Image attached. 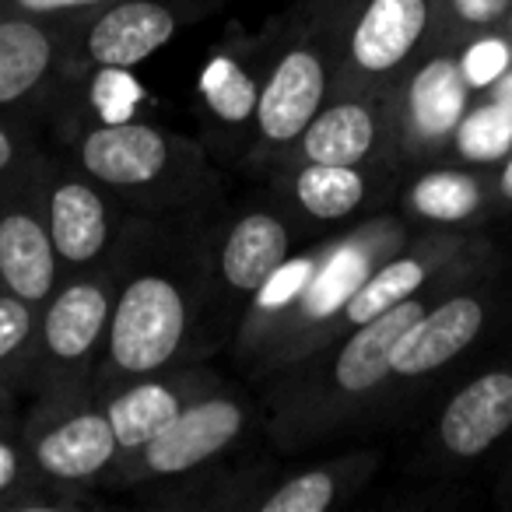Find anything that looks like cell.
Listing matches in <instances>:
<instances>
[{
    "instance_id": "1",
    "label": "cell",
    "mask_w": 512,
    "mask_h": 512,
    "mask_svg": "<svg viewBox=\"0 0 512 512\" xmlns=\"http://www.w3.org/2000/svg\"><path fill=\"white\" fill-rule=\"evenodd\" d=\"M404 214L379 211L351 232L330 235L299 256H288L253 299L235 327V355L253 376L302 362L341 337V313L362 281L411 239Z\"/></svg>"
},
{
    "instance_id": "2",
    "label": "cell",
    "mask_w": 512,
    "mask_h": 512,
    "mask_svg": "<svg viewBox=\"0 0 512 512\" xmlns=\"http://www.w3.org/2000/svg\"><path fill=\"white\" fill-rule=\"evenodd\" d=\"M439 292L400 302L351 334L337 337L327 348L306 355L302 362L274 372L267 379L271 386L264 397V425L274 446L292 453V449L334 439L348 432V425L369 418L386 386L393 383V344Z\"/></svg>"
},
{
    "instance_id": "3",
    "label": "cell",
    "mask_w": 512,
    "mask_h": 512,
    "mask_svg": "<svg viewBox=\"0 0 512 512\" xmlns=\"http://www.w3.org/2000/svg\"><path fill=\"white\" fill-rule=\"evenodd\" d=\"M71 162L148 218L190 207L207 183L204 148L148 120L99 116L71 141Z\"/></svg>"
},
{
    "instance_id": "4",
    "label": "cell",
    "mask_w": 512,
    "mask_h": 512,
    "mask_svg": "<svg viewBox=\"0 0 512 512\" xmlns=\"http://www.w3.org/2000/svg\"><path fill=\"white\" fill-rule=\"evenodd\" d=\"M200 320V292L186 264H120L106 348L95 369V393L186 365L193 330Z\"/></svg>"
},
{
    "instance_id": "5",
    "label": "cell",
    "mask_w": 512,
    "mask_h": 512,
    "mask_svg": "<svg viewBox=\"0 0 512 512\" xmlns=\"http://www.w3.org/2000/svg\"><path fill=\"white\" fill-rule=\"evenodd\" d=\"M337 67V0H316L292 25V36H278L256 99L253 137L246 162L278 172L288 151L313 123L334 92Z\"/></svg>"
},
{
    "instance_id": "6",
    "label": "cell",
    "mask_w": 512,
    "mask_h": 512,
    "mask_svg": "<svg viewBox=\"0 0 512 512\" xmlns=\"http://www.w3.org/2000/svg\"><path fill=\"white\" fill-rule=\"evenodd\" d=\"M29 400L32 404L18 418V442L32 474L71 498H85L88 488H109L120 446L95 383L53 386Z\"/></svg>"
},
{
    "instance_id": "7",
    "label": "cell",
    "mask_w": 512,
    "mask_h": 512,
    "mask_svg": "<svg viewBox=\"0 0 512 512\" xmlns=\"http://www.w3.org/2000/svg\"><path fill=\"white\" fill-rule=\"evenodd\" d=\"M120 267L109 260L95 271L67 274L39 306V327L25 369L22 397L67 383H92L106 348Z\"/></svg>"
},
{
    "instance_id": "8",
    "label": "cell",
    "mask_w": 512,
    "mask_h": 512,
    "mask_svg": "<svg viewBox=\"0 0 512 512\" xmlns=\"http://www.w3.org/2000/svg\"><path fill=\"white\" fill-rule=\"evenodd\" d=\"M432 18L435 0H337L334 92H390L428 53Z\"/></svg>"
},
{
    "instance_id": "9",
    "label": "cell",
    "mask_w": 512,
    "mask_h": 512,
    "mask_svg": "<svg viewBox=\"0 0 512 512\" xmlns=\"http://www.w3.org/2000/svg\"><path fill=\"white\" fill-rule=\"evenodd\" d=\"M390 99V158L393 165L439 162L453 144L477 88L463 71L460 53L432 50L386 92Z\"/></svg>"
},
{
    "instance_id": "10",
    "label": "cell",
    "mask_w": 512,
    "mask_h": 512,
    "mask_svg": "<svg viewBox=\"0 0 512 512\" xmlns=\"http://www.w3.org/2000/svg\"><path fill=\"white\" fill-rule=\"evenodd\" d=\"M495 256V246L474 232V228H432L411 235L393 256L362 281L351 302L341 313V337L351 334L362 323L383 316L386 309L400 306L418 295L439 292L453 285L467 271L481 267L484 260Z\"/></svg>"
},
{
    "instance_id": "11",
    "label": "cell",
    "mask_w": 512,
    "mask_h": 512,
    "mask_svg": "<svg viewBox=\"0 0 512 512\" xmlns=\"http://www.w3.org/2000/svg\"><path fill=\"white\" fill-rule=\"evenodd\" d=\"M498 267L502 260L495 253L428 302L425 313L393 344V383H418V379L435 376L474 348L498 306Z\"/></svg>"
},
{
    "instance_id": "12",
    "label": "cell",
    "mask_w": 512,
    "mask_h": 512,
    "mask_svg": "<svg viewBox=\"0 0 512 512\" xmlns=\"http://www.w3.org/2000/svg\"><path fill=\"white\" fill-rule=\"evenodd\" d=\"M256 418V407L246 404L235 390L207 393L193 400L179 418H172L141 453L123 463L113 474L109 488H141V484L179 481L204 467H214L221 453L235 446L249 432V421Z\"/></svg>"
},
{
    "instance_id": "13",
    "label": "cell",
    "mask_w": 512,
    "mask_h": 512,
    "mask_svg": "<svg viewBox=\"0 0 512 512\" xmlns=\"http://www.w3.org/2000/svg\"><path fill=\"white\" fill-rule=\"evenodd\" d=\"M39 176H43L46 225L64 278L106 267L123 242V204L78 165L39 158Z\"/></svg>"
},
{
    "instance_id": "14",
    "label": "cell",
    "mask_w": 512,
    "mask_h": 512,
    "mask_svg": "<svg viewBox=\"0 0 512 512\" xmlns=\"http://www.w3.org/2000/svg\"><path fill=\"white\" fill-rule=\"evenodd\" d=\"M39 158L43 155H29V162L0 179V292L32 306H43L64 281L46 225Z\"/></svg>"
},
{
    "instance_id": "15",
    "label": "cell",
    "mask_w": 512,
    "mask_h": 512,
    "mask_svg": "<svg viewBox=\"0 0 512 512\" xmlns=\"http://www.w3.org/2000/svg\"><path fill=\"white\" fill-rule=\"evenodd\" d=\"M179 15L162 0H109L74 25L67 67L74 74H130L169 46Z\"/></svg>"
},
{
    "instance_id": "16",
    "label": "cell",
    "mask_w": 512,
    "mask_h": 512,
    "mask_svg": "<svg viewBox=\"0 0 512 512\" xmlns=\"http://www.w3.org/2000/svg\"><path fill=\"white\" fill-rule=\"evenodd\" d=\"M295 162L397 169L390 158V99L369 92H334L302 130L281 169Z\"/></svg>"
},
{
    "instance_id": "17",
    "label": "cell",
    "mask_w": 512,
    "mask_h": 512,
    "mask_svg": "<svg viewBox=\"0 0 512 512\" xmlns=\"http://www.w3.org/2000/svg\"><path fill=\"white\" fill-rule=\"evenodd\" d=\"M221 376H214L211 369H200V365H176V369L155 372V376L134 379V383L120 386V390H109L102 400L106 407V418L116 432V446H120V460L130 463L172 418L186 411L193 400L207 397V393L221 390ZM113 470V474H116ZM113 481V477H109Z\"/></svg>"
},
{
    "instance_id": "18",
    "label": "cell",
    "mask_w": 512,
    "mask_h": 512,
    "mask_svg": "<svg viewBox=\"0 0 512 512\" xmlns=\"http://www.w3.org/2000/svg\"><path fill=\"white\" fill-rule=\"evenodd\" d=\"M299 225L278 207H249L214 242V281L228 299L249 302L295 253Z\"/></svg>"
},
{
    "instance_id": "19",
    "label": "cell",
    "mask_w": 512,
    "mask_h": 512,
    "mask_svg": "<svg viewBox=\"0 0 512 512\" xmlns=\"http://www.w3.org/2000/svg\"><path fill=\"white\" fill-rule=\"evenodd\" d=\"M512 435V362L491 365L453 390L435 418V446L449 463L488 456Z\"/></svg>"
},
{
    "instance_id": "20",
    "label": "cell",
    "mask_w": 512,
    "mask_h": 512,
    "mask_svg": "<svg viewBox=\"0 0 512 512\" xmlns=\"http://www.w3.org/2000/svg\"><path fill=\"white\" fill-rule=\"evenodd\" d=\"M274 46H278V36L239 39L214 53L211 64L200 74V102H204L207 123H211L214 137L235 141V151L242 158L249 151L256 99H260V85H264Z\"/></svg>"
},
{
    "instance_id": "21",
    "label": "cell",
    "mask_w": 512,
    "mask_h": 512,
    "mask_svg": "<svg viewBox=\"0 0 512 512\" xmlns=\"http://www.w3.org/2000/svg\"><path fill=\"white\" fill-rule=\"evenodd\" d=\"M78 18H0V109L36 99L67 67Z\"/></svg>"
},
{
    "instance_id": "22",
    "label": "cell",
    "mask_w": 512,
    "mask_h": 512,
    "mask_svg": "<svg viewBox=\"0 0 512 512\" xmlns=\"http://www.w3.org/2000/svg\"><path fill=\"white\" fill-rule=\"evenodd\" d=\"M386 165H320L295 162L278 169V186L302 221L337 225L376 200L379 183L390 179Z\"/></svg>"
},
{
    "instance_id": "23",
    "label": "cell",
    "mask_w": 512,
    "mask_h": 512,
    "mask_svg": "<svg viewBox=\"0 0 512 512\" xmlns=\"http://www.w3.org/2000/svg\"><path fill=\"white\" fill-rule=\"evenodd\" d=\"M495 165H432L400 193V214L432 228H474L495 204Z\"/></svg>"
},
{
    "instance_id": "24",
    "label": "cell",
    "mask_w": 512,
    "mask_h": 512,
    "mask_svg": "<svg viewBox=\"0 0 512 512\" xmlns=\"http://www.w3.org/2000/svg\"><path fill=\"white\" fill-rule=\"evenodd\" d=\"M379 470V453H351L344 460L278 477L253 502V512H327L348 502Z\"/></svg>"
},
{
    "instance_id": "25",
    "label": "cell",
    "mask_w": 512,
    "mask_h": 512,
    "mask_svg": "<svg viewBox=\"0 0 512 512\" xmlns=\"http://www.w3.org/2000/svg\"><path fill=\"white\" fill-rule=\"evenodd\" d=\"M509 15H512V0H435L428 53L432 50L460 53L463 46L502 32Z\"/></svg>"
},
{
    "instance_id": "26",
    "label": "cell",
    "mask_w": 512,
    "mask_h": 512,
    "mask_svg": "<svg viewBox=\"0 0 512 512\" xmlns=\"http://www.w3.org/2000/svg\"><path fill=\"white\" fill-rule=\"evenodd\" d=\"M449 151L467 165H495L512 151V106L495 95H481L467 109Z\"/></svg>"
},
{
    "instance_id": "27",
    "label": "cell",
    "mask_w": 512,
    "mask_h": 512,
    "mask_svg": "<svg viewBox=\"0 0 512 512\" xmlns=\"http://www.w3.org/2000/svg\"><path fill=\"white\" fill-rule=\"evenodd\" d=\"M36 327H39V306L18 299L11 292H0V383H8L18 397H22Z\"/></svg>"
},
{
    "instance_id": "28",
    "label": "cell",
    "mask_w": 512,
    "mask_h": 512,
    "mask_svg": "<svg viewBox=\"0 0 512 512\" xmlns=\"http://www.w3.org/2000/svg\"><path fill=\"white\" fill-rule=\"evenodd\" d=\"M109 0H0L4 15H29V18H81L88 11L102 8Z\"/></svg>"
},
{
    "instance_id": "29",
    "label": "cell",
    "mask_w": 512,
    "mask_h": 512,
    "mask_svg": "<svg viewBox=\"0 0 512 512\" xmlns=\"http://www.w3.org/2000/svg\"><path fill=\"white\" fill-rule=\"evenodd\" d=\"M29 155H32V151L25 148L22 134H18V130L11 127V123L0 120V179L11 176V172H15L18 165L29 162Z\"/></svg>"
},
{
    "instance_id": "30",
    "label": "cell",
    "mask_w": 512,
    "mask_h": 512,
    "mask_svg": "<svg viewBox=\"0 0 512 512\" xmlns=\"http://www.w3.org/2000/svg\"><path fill=\"white\" fill-rule=\"evenodd\" d=\"M18 400L22 397L8 383H0V432H18V418H22Z\"/></svg>"
},
{
    "instance_id": "31",
    "label": "cell",
    "mask_w": 512,
    "mask_h": 512,
    "mask_svg": "<svg viewBox=\"0 0 512 512\" xmlns=\"http://www.w3.org/2000/svg\"><path fill=\"white\" fill-rule=\"evenodd\" d=\"M495 204L498 207H512V151L502 158V162H495Z\"/></svg>"
},
{
    "instance_id": "32",
    "label": "cell",
    "mask_w": 512,
    "mask_h": 512,
    "mask_svg": "<svg viewBox=\"0 0 512 512\" xmlns=\"http://www.w3.org/2000/svg\"><path fill=\"white\" fill-rule=\"evenodd\" d=\"M484 95H495V99H502L505 106H512V64H509V71H505Z\"/></svg>"
},
{
    "instance_id": "33",
    "label": "cell",
    "mask_w": 512,
    "mask_h": 512,
    "mask_svg": "<svg viewBox=\"0 0 512 512\" xmlns=\"http://www.w3.org/2000/svg\"><path fill=\"white\" fill-rule=\"evenodd\" d=\"M502 36H505V39H509V43H512V15H509V22H505V29H502Z\"/></svg>"
}]
</instances>
